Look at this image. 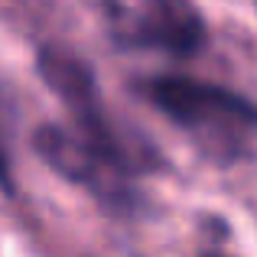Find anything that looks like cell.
I'll use <instances>...</instances> for the list:
<instances>
[{
	"instance_id": "6da1fadb",
	"label": "cell",
	"mask_w": 257,
	"mask_h": 257,
	"mask_svg": "<svg viewBox=\"0 0 257 257\" xmlns=\"http://www.w3.org/2000/svg\"><path fill=\"white\" fill-rule=\"evenodd\" d=\"M33 72L62 104L59 120H39L30 150L49 173L85 192L111 221L153 218L144 179L170 170L157 144L107 107L98 72L78 49L46 39L33 49Z\"/></svg>"
},
{
	"instance_id": "7a4b0ae2",
	"label": "cell",
	"mask_w": 257,
	"mask_h": 257,
	"mask_svg": "<svg viewBox=\"0 0 257 257\" xmlns=\"http://www.w3.org/2000/svg\"><path fill=\"white\" fill-rule=\"evenodd\" d=\"M127 91L186 137L195 157L215 170L257 160V98L225 82L186 72H144Z\"/></svg>"
},
{
	"instance_id": "3957f363",
	"label": "cell",
	"mask_w": 257,
	"mask_h": 257,
	"mask_svg": "<svg viewBox=\"0 0 257 257\" xmlns=\"http://www.w3.org/2000/svg\"><path fill=\"white\" fill-rule=\"evenodd\" d=\"M98 7L104 36L117 52L189 62L199 59L212 39L199 0H98Z\"/></svg>"
},
{
	"instance_id": "277c9868",
	"label": "cell",
	"mask_w": 257,
	"mask_h": 257,
	"mask_svg": "<svg viewBox=\"0 0 257 257\" xmlns=\"http://www.w3.org/2000/svg\"><path fill=\"white\" fill-rule=\"evenodd\" d=\"M254 10H257V0H254Z\"/></svg>"
}]
</instances>
